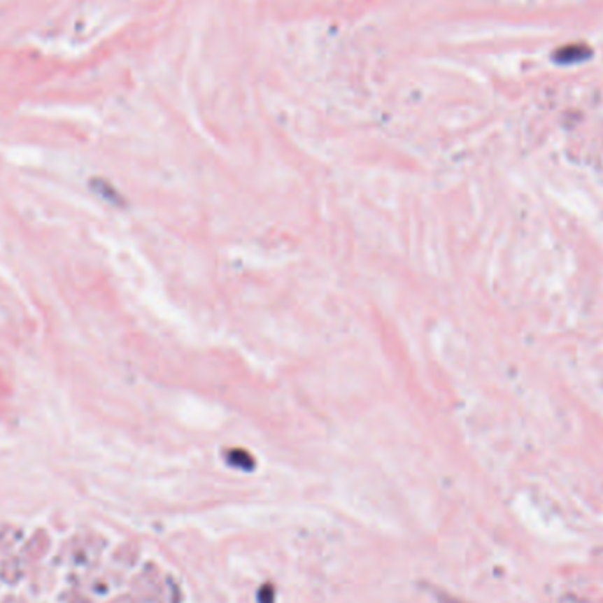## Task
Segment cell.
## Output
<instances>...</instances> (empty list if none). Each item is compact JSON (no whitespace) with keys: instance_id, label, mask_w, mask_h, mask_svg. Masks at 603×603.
<instances>
[{"instance_id":"cell-1","label":"cell","mask_w":603,"mask_h":603,"mask_svg":"<svg viewBox=\"0 0 603 603\" xmlns=\"http://www.w3.org/2000/svg\"><path fill=\"white\" fill-rule=\"evenodd\" d=\"M274 596H276V593H274L272 586H263L262 589H260V593H257V602L260 603H274Z\"/></svg>"},{"instance_id":"cell-2","label":"cell","mask_w":603,"mask_h":603,"mask_svg":"<svg viewBox=\"0 0 603 603\" xmlns=\"http://www.w3.org/2000/svg\"><path fill=\"white\" fill-rule=\"evenodd\" d=\"M439 602H441V603H460V602H457V600L450 598V596H446V595L439 596Z\"/></svg>"}]
</instances>
